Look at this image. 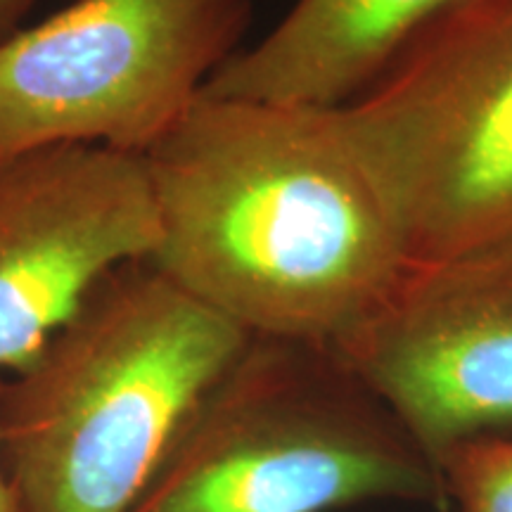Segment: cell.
Returning a JSON list of instances; mask_svg holds the SVG:
<instances>
[{
  "label": "cell",
  "instance_id": "obj_1",
  "mask_svg": "<svg viewBox=\"0 0 512 512\" xmlns=\"http://www.w3.org/2000/svg\"><path fill=\"white\" fill-rule=\"evenodd\" d=\"M145 164L152 266L252 337L335 349L411 266L339 107L202 93Z\"/></svg>",
  "mask_w": 512,
  "mask_h": 512
},
{
  "label": "cell",
  "instance_id": "obj_2",
  "mask_svg": "<svg viewBox=\"0 0 512 512\" xmlns=\"http://www.w3.org/2000/svg\"><path fill=\"white\" fill-rule=\"evenodd\" d=\"M252 335L150 259L114 268L0 382V467L24 512H131Z\"/></svg>",
  "mask_w": 512,
  "mask_h": 512
},
{
  "label": "cell",
  "instance_id": "obj_3",
  "mask_svg": "<svg viewBox=\"0 0 512 512\" xmlns=\"http://www.w3.org/2000/svg\"><path fill=\"white\" fill-rule=\"evenodd\" d=\"M439 467L328 347L252 337L131 512L446 505Z\"/></svg>",
  "mask_w": 512,
  "mask_h": 512
},
{
  "label": "cell",
  "instance_id": "obj_4",
  "mask_svg": "<svg viewBox=\"0 0 512 512\" xmlns=\"http://www.w3.org/2000/svg\"><path fill=\"white\" fill-rule=\"evenodd\" d=\"M339 110L411 264L512 247V0H453Z\"/></svg>",
  "mask_w": 512,
  "mask_h": 512
},
{
  "label": "cell",
  "instance_id": "obj_5",
  "mask_svg": "<svg viewBox=\"0 0 512 512\" xmlns=\"http://www.w3.org/2000/svg\"><path fill=\"white\" fill-rule=\"evenodd\" d=\"M252 0H76L0 43V159L48 145L145 157L240 53Z\"/></svg>",
  "mask_w": 512,
  "mask_h": 512
},
{
  "label": "cell",
  "instance_id": "obj_6",
  "mask_svg": "<svg viewBox=\"0 0 512 512\" xmlns=\"http://www.w3.org/2000/svg\"><path fill=\"white\" fill-rule=\"evenodd\" d=\"M332 351L437 467L512 434V247L411 264Z\"/></svg>",
  "mask_w": 512,
  "mask_h": 512
},
{
  "label": "cell",
  "instance_id": "obj_7",
  "mask_svg": "<svg viewBox=\"0 0 512 512\" xmlns=\"http://www.w3.org/2000/svg\"><path fill=\"white\" fill-rule=\"evenodd\" d=\"M157 242L145 157L67 143L0 159V368H27L107 273Z\"/></svg>",
  "mask_w": 512,
  "mask_h": 512
},
{
  "label": "cell",
  "instance_id": "obj_8",
  "mask_svg": "<svg viewBox=\"0 0 512 512\" xmlns=\"http://www.w3.org/2000/svg\"><path fill=\"white\" fill-rule=\"evenodd\" d=\"M453 0H294L254 46L211 76L204 95L339 107L380 76Z\"/></svg>",
  "mask_w": 512,
  "mask_h": 512
},
{
  "label": "cell",
  "instance_id": "obj_9",
  "mask_svg": "<svg viewBox=\"0 0 512 512\" xmlns=\"http://www.w3.org/2000/svg\"><path fill=\"white\" fill-rule=\"evenodd\" d=\"M439 472L458 512H512V434L453 446Z\"/></svg>",
  "mask_w": 512,
  "mask_h": 512
},
{
  "label": "cell",
  "instance_id": "obj_10",
  "mask_svg": "<svg viewBox=\"0 0 512 512\" xmlns=\"http://www.w3.org/2000/svg\"><path fill=\"white\" fill-rule=\"evenodd\" d=\"M38 0H0V43L22 29L24 17L34 10Z\"/></svg>",
  "mask_w": 512,
  "mask_h": 512
},
{
  "label": "cell",
  "instance_id": "obj_11",
  "mask_svg": "<svg viewBox=\"0 0 512 512\" xmlns=\"http://www.w3.org/2000/svg\"><path fill=\"white\" fill-rule=\"evenodd\" d=\"M0 512H24L3 467H0Z\"/></svg>",
  "mask_w": 512,
  "mask_h": 512
}]
</instances>
